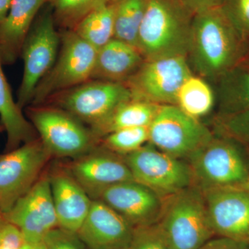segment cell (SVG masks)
I'll return each instance as SVG.
<instances>
[{
    "label": "cell",
    "instance_id": "4",
    "mask_svg": "<svg viewBox=\"0 0 249 249\" xmlns=\"http://www.w3.org/2000/svg\"><path fill=\"white\" fill-rule=\"evenodd\" d=\"M157 224L169 249H199L214 236L204 195L195 185L164 198Z\"/></svg>",
    "mask_w": 249,
    "mask_h": 249
},
{
    "label": "cell",
    "instance_id": "5",
    "mask_svg": "<svg viewBox=\"0 0 249 249\" xmlns=\"http://www.w3.org/2000/svg\"><path fill=\"white\" fill-rule=\"evenodd\" d=\"M27 115L38 138L52 157L78 158L99 144L89 127L55 106H30Z\"/></svg>",
    "mask_w": 249,
    "mask_h": 249
},
{
    "label": "cell",
    "instance_id": "37",
    "mask_svg": "<svg viewBox=\"0 0 249 249\" xmlns=\"http://www.w3.org/2000/svg\"><path fill=\"white\" fill-rule=\"evenodd\" d=\"M20 249H47L45 242H41L39 243H27L24 242L22 248Z\"/></svg>",
    "mask_w": 249,
    "mask_h": 249
},
{
    "label": "cell",
    "instance_id": "6",
    "mask_svg": "<svg viewBox=\"0 0 249 249\" xmlns=\"http://www.w3.org/2000/svg\"><path fill=\"white\" fill-rule=\"evenodd\" d=\"M60 45V32L52 7L47 2L34 21L21 51L24 73L16 101L21 109L31 105L37 85L56 60Z\"/></svg>",
    "mask_w": 249,
    "mask_h": 249
},
{
    "label": "cell",
    "instance_id": "36",
    "mask_svg": "<svg viewBox=\"0 0 249 249\" xmlns=\"http://www.w3.org/2000/svg\"><path fill=\"white\" fill-rule=\"evenodd\" d=\"M12 1L13 0H0V24L7 16Z\"/></svg>",
    "mask_w": 249,
    "mask_h": 249
},
{
    "label": "cell",
    "instance_id": "35",
    "mask_svg": "<svg viewBox=\"0 0 249 249\" xmlns=\"http://www.w3.org/2000/svg\"><path fill=\"white\" fill-rule=\"evenodd\" d=\"M194 14L222 6L224 0H181Z\"/></svg>",
    "mask_w": 249,
    "mask_h": 249
},
{
    "label": "cell",
    "instance_id": "20",
    "mask_svg": "<svg viewBox=\"0 0 249 249\" xmlns=\"http://www.w3.org/2000/svg\"><path fill=\"white\" fill-rule=\"evenodd\" d=\"M144 61L136 47L113 38L97 51L91 80L124 83Z\"/></svg>",
    "mask_w": 249,
    "mask_h": 249
},
{
    "label": "cell",
    "instance_id": "19",
    "mask_svg": "<svg viewBox=\"0 0 249 249\" xmlns=\"http://www.w3.org/2000/svg\"><path fill=\"white\" fill-rule=\"evenodd\" d=\"M47 0H13L9 13L0 24V55L10 65L20 56L24 41Z\"/></svg>",
    "mask_w": 249,
    "mask_h": 249
},
{
    "label": "cell",
    "instance_id": "33",
    "mask_svg": "<svg viewBox=\"0 0 249 249\" xmlns=\"http://www.w3.org/2000/svg\"><path fill=\"white\" fill-rule=\"evenodd\" d=\"M22 232L3 217L0 219V249H20L24 244Z\"/></svg>",
    "mask_w": 249,
    "mask_h": 249
},
{
    "label": "cell",
    "instance_id": "17",
    "mask_svg": "<svg viewBox=\"0 0 249 249\" xmlns=\"http://www.w3.org/2000/svg\"><path fill=\"white\" fill-rule=\"evenodd\" d=\"M134 228L103 201L92 200L77 235L89 249L129 248Z\"/></svg>",
    "mask_w": 249,
    "mask_h": 249
},
{
    "label": "cell",
    "instance_id": "22",
    "mask_svg": "<svg viewBox=\"0 0 249 249\" xmlns=\"http://www.w3.org/2000/svg\"><path fill=\"white\" fill-rule=\"evenodd\" d=\"M215 83L217 116L249 110V67L238 64Z\"/></svg>",
    "mask_w": 249,
    "mask_h": 249
},
{
    "label": "cell",
    "instance_id": "9",
    "mask_svg": "<svg viewBox=\"0 0 249 249\" xmlns=\"http://www.w3.org/2000/svg\"><path fill=\"white\" fill-rule=\"evenodd\" d=\"M131 98L132 94L124 83L90 80L54 95L44 104L67 111L91 128Z\"/></svg>",
    "mask_w": 249,
    "mask_h": 249
},
{
    "label": "cell",
    "instance_id": "14",
    "mask_svg": "<svg viewBox=\"0 0 249 249\" xmlns=\"http://www.w3.org/2000/svg\"><path fill=\"white\" fill-rule=\"evenodd\" d=\"M201 191L214 236L249 244V192L244 188Z\"/></svg>",
    "mask_w": 249,
    "mask_h": 249
},
{
    "label": "cell",
    "instance_id": "21",
    "mask_svg": "<svg viewBox=\"0 0 249 249\" xmlns=\"http://www.w3.org/2000/svg\"><path fill=\"white\" fill-rule=\"evenodd\" d=\"M2 65L0 55V121L6 132L5 152H7L37 137L34 126L26 119L22 109L15 101Z\"/></svg>",
    "mask_w": 249,
    "mask_h": 249
},
{
    "label": "cell",
    "instance_id": "11",
    "mask_svg": "<svg viewBox=\"0 0 249 249\" xmlns=\"http://www.w3.org/2000/svg\"><path fill=\"white\" fill-rule=\"evenodd\" d=\"M52 157L38 137L0 156V211L3 214L35 184Z\"/></svg>",
    "mask_w": 249,
    "mask_h": 249
},
{
    "label": "cell",
    "instance_id": "31",
    "mask_svg": "<svg viewBox=\"0 0 249 249\" xmlns=\"http://www.w3.org/2000/svg\"><path fill=\"white\" fill-rule=\"evenodd\" d=\"M129 249H169L157 224L134 228Z\"/></svg>",
    "mask_w": 249,
    "mask_h": 249
},
{
    "label": "cell",
    "instance_id": "43",
    "mask_svg": "<svg viewBox=\"0 0 249 249\" xmlns=\"http://www.w3.org/2000/svg\"><path fill=\"white\" fill-rule=\"evenodd\" d=\"M129 249V248H127V249Z\"/></svg>",
    "mask_w": 249,
    "mask_h": 249
},
{
    "label": "cell",
    "instance_id": "26",
    "mask_svg": "<svg viewBox=\"0 0 249 249\" xmlns=\"http://www.w3.org/2000/svg\"><path fill=\"white\" fill-rule=\"evenodd\" d=\"M146 2L147 0H114V38L137 48Z\"/></svg>",
    "mask_w": 249,
    "mask_h": 249
},
{
    "label": "cell",
    "instance_id": "30",
    "mask_svg": "<svg viewBox=\"0 0 249 249\" xmlns=\"http://www.w3.org/2000/svg\"><path fill=\"white\" fill-rule=\"evenodd\" d=\"M221 8L249 42V0H224Z\"/></svg>",
    "mask_w": 249,
    "mask_h": 249
},
{
    "label": "cell",
    "instance_id": "15",
    "mask_svg": "<svg viewBox=\"0 0 249 249\" xmlns=\"http://www.w3.org/2000/svg\"><path fill=\"white\" fill-rule=\"evenodd\" d=\"M66 166L92 200L97 199L105 190L113 185L134 181L122 156L100 145L73 159Z\"/></svg>",
    "mask_w": 249,
    "mask_h": 249
},
{
    "label": "cell",
    "instance_id": "7",
    "mask_svg": "<svg viewBox=\"0 0 249 249\" xmlns=\"http://www.w3.org/2000/svg\"><path fill=\"white\" fill-rule=\"evenodd\" d=\"M60 36L58 57L37 85L31 106L44 104L54 95L91 80L97 50L73 30H61Z\"/></svg>",
    "mask_w": 249,
    "mask_h": 249
},
{
    "label": "cell",
    "instance_id": "2",
    "mask_svg": "<svg viewBox=\"0 0 249 249\" xmlns=\"http://www.w3.org/2000/svg\"><path fill=\"white\" fill-rule=\"evenodd\" d=\"M194 15L181 0H147L137 43L144 59L186 56Z\"/></svg>",
    "mask_w": 249,
    "mask_h": 249
},
{
    "label": "cell",
    "instance_id": "8",
    "mask_svg": "<svg viewBox=\"0 0 249 249\" xmlns=\"http://www.w3.org/2000/svg\"><path fill=\"white\" fill-rule=\"evenodd\" d=\"M122 157L134 181L148 187L163 198L194 186L188 162L160 151L150 142Z\"/></svg>",
    "mask_w": 249,
    "mask_h": 249
},
{
    "label": "cell",
    "instance_id": "39",
    "mask_svg": "<svg viewBox=\"0 0 249 249\" xmlns=\"http://www.w3.org/2000/svg\"><path fill=\"white\" fill-rule=\"evenodd\" d=\"M244 188H245L247 191H248L249 192V178L248 181H247V183H246L245 187H244Z\"/></svg>",
    "mask_w": 249,
    "mask_h": 249
},
{
    "label": "cell",
    "instance_id": "40",
    "mask_svg": "<svg viewBox=\"0 0 249 249\" xmlns=\"http://www.w3.org/2000/svg\"><path fill=\"white\" fill-rule=\"evenodd\" d=\"M3 217H4V215H3L2 213L0 211V219H2Z\"/></svg>",
    "mask_w": 249,
    "mask_h": 249
},
{
    "label": "cell",
    "instance_id": "3",
    "mask_svg": "<svg viewBox=\"0 0 249 249\" xmlns=\"http://www.w3.org/2000/svg\"><path fill=\"white\" fill-rule=\"evenodd\" d=\"M212 139L188 158L194 185L201 191L244 188L249 178V150L235 139L213 131Z\"/></svg>",
    "mask_w": 249,
    "mask_h": 249
},
{
    "label": "cell",
    "instance_id": "23",
    "mask_svg": "<svg viewBox=\"0 0 249 249\" xmlns=\"http://www.w3.org/2000/svg\"><path fill=\"white\" fill-rule=\"evenodd\" d=\"M160 106L131 98L120 105L107 119L90 129L100 140L104 136L120 129L150 127Z\"/></svg>",
    "mask_w": 249,
    "mask_h": 249
},
{
    "label": "cell",
    "instance_id": "13",
    "mask_svg": "<svg viewBox=\"0 0 249 249\" xmlns=\"http://www.w3.org/2000/svg\"><path fill=\"white\" fill-rule=\"evenodd\" d=\"M3 215L20 231L24 242H43L49 232L59 227L48 173L42 174L32 188Z\"/></svg>",
    "mask_w": 249,
    "mask_h": 249
},
{
    "label": "cell",
    "instance_id": "32",
    "mask_svg": "<svg viewBox=\"0 0 249 249\" xmlns=\"http://www.w3.org/2000/svg\"><path fill=\"white\" fill-rule=\"evenodd\" d=\"M47 249H89L76 232L57 227L49 232L44 240Z\"/></svg>",
    "mask_w": 249,
    "mask_h": 249
},
{
    "label": "cell",
    "instance_id": "41",
    "mask_svg": "<svg viewBox=\"0 0 249 249\" xmlns=\"http://www.w3.org/2000/svg\"><path fill=\"white\" fill-rule=\"evenodd\" d=\"M0 130H1V126H0Z\"/></svg>",
    "mask_w": 249,
    "mask_h": 249
},
{
    "label": "cell",
    "instance_id": "38",
    "mask_svg": "<svg viewBox=\"0 0 249 249\" xmlns=\"http://www.w3.org/2000/svg\"><path fill=\"white\" fill-rule=\"evenodd\" d=\"M240 63L243 64V65H247V66L249 67V45L248 48H247V52H246L245 56H244L243 59H242V61H241Z\"/></svg>",
    "mask_w": 249,
    "mask_h": 249
},
{
    "label": "cell",
    "instance_id": "12",
    "mask_svg": "<svg viewBox=\"0 0 249 249\" xmlns=\"http://www.w3.org/2000/svg\"><path fill=\"white\" fill-rule=\"evenodd\" d=\"M192 74L186 56L145 60L124 84L133 99L175 106L181 85Z\"/></svg>",
    "mask_w": 249,
    "mask_h": 249
},
{
    "label": "cell",
    "instance_id": "1",
    "mask_svg": "<svg viewBox=\"0 0 249 249\" xmlns=\"http://www.w3.org/2000/svg\"><path fill=\"white\" fill-rule=\"evenodd\" d=\"M249 42L222 8L194 15L186 58L193 73L209 83L240 64Z\"/></svg>",
    "mask_w": 249,
    "mask_h": 249
},
{
    "label": "cell",
    "instance_id": "25",
    "mask_svg": "<svg viewBox=\"0 0 249 249\" xmlns=\"http://www.w3.org/2000/svg\"><path fill=\"white\" fill-rule=\"evenodd\" d=\"M114 0H111L87 15L73 31L98 51L114 38Z\"/></svg>",
    "mask_w": 249,
    "mask_h": 249
},
{
    "label": "cell",
    "instance_id": "42",
    "mask_svg": "<svg viewBox=\"0 0 249 249\" xmlns=\"http://www.w3.org/2000/svg\"><path fill=\"white\" fill-rule=\"evenodd\" d=\"M248 245H249V243L248 244Z\"/></svg>",
    "mask_w": 249,
    "mask_h": 249
},
{
    "label": "cell",
    "instance_id": "27",
    "mask_svg": "<svg viewBox=\"0 0 249 249\" xmlns=\"http://www.w3.org/2000/svg\"><path fill=\"white\" fill-rule=\"evenodd\" d=\"M111 0H47L55 24L61 30H73L88 14Z\"/></svg>",
    "mask_w": 249,
    "mask_h": 249
},
{
    "label": "cell",
    "instance_id": "29",
    "mask_svg": "<svg viewBox=\"0 0 249 249\" xmlns=\"http://www.w3.org/2000/svg\"><path fill=\"white\" fill-rule=\"evenodd\" d=\"M214 131L235 139L249 150V110L231 115L217 116Z\"/></svg>",
    "mask_w": 249,
    "mask_h": 249
},
{
    "label": "cell",
    "instance_id": "24",
    "mask_svg": "<svg viewBox=\"0 0 249 249\" xmlns=\"http://www.w3.org/2000/svg\"><path fill=\"white\" fill-rule=\"evenodd\" d=\"M216 98L211 83L193 73L181 85L175 106L188 116L201 121L213 110Z\"/></svg>",
    "mask_w": 249,
    "mask_h": 249
},
{
    "label": "cell",
    "instance_id": "28",
    "mask_svg": "<svg viewBox=\"0 0 249 249\" xmlns=\"http://www.w3.org/2000/svg\"><path fill=\"white\" fill-rule=\"evenodd\" d=\"M149 127H132L104 136L98 145L113 153L124 156L137 151L148 142Z\"/></svg>",
    "mask_w": 249,
    "mask_h": 249
},
{
    "label": "cell",
    "instance_id": "34",
    "mask_svg": "<svg viewBox=\"0 0 249 249\" xmlns=\"http://www.w3.org/2000/svg\"><path fill=\"white\" fill-rule=\"evenodd\" d=\"M199 249H249L248 244L227 238L213 237Z\"/></svg>",
    "mask_w": 249,
    "mask_h": 249
},
{
    "label": "cell",
    "instance_id": "10",
    "mask_svg": "<svg viewBox=\"0 0 249 249\" xmlns=\"http://www.w3.org/2000/svg\"><path fill=\"white\" fill-rule=\"evenodd\" d=\"M213 131L177 106H160L149 127L148 142L180 160L191 155L212 139Z\"/></svg>",
    "mask_w": 249,
    "mask_h": 249
},
{
    "label": "cell",
    "instance_id": "16",
    "mask_svg": "<svg viewBox=\"0 0 249 249\" xmlns=\"http://www.w3.org/2000/svg\"><path fill=\"white\" fill-rule=\"evenodd\" d=\"M98 200L115 211L132 227L157 224L164 198L136 181L113 185L100 195Z\"/></svg>",
    "mask_w": 249,
    "mask_h": 249
},
{
    "label": "cell",
    "instance_id": "18",
    "mask_svg": "<svg viewBox=\"0 0 249 249\" xmlns=\"http://www.w3.org/2000/svg\"><path fill=\"white\" fill-rule=\"evenodd\" d=\"M48 175L59 227L77 233L89 213L92 199L66 165L54 167Z\"/></svg>",
    "mask_w": 249,
    "mask_h": 249
}]
</instances>
